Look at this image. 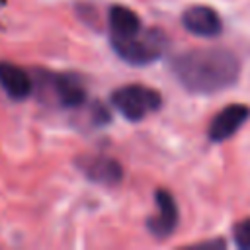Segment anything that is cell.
<instances>
[{"instance_id": "1", "label": "cell", "mask_w": 250, "mask_h": 250, "mask_svg": "<svg viewBox=\"0 0 250 250\" xmlns=\"http://www.w3.org/2000/svg\"><path fill=\"white\" fill-rule=\"evenodd\" d=\"M176 80L191 94H215L230 88L240 74V62L229 49H191L170 62Z\"/></svg>"}, {"instance_id": "2", "label": "cell", "mask_w": 250, "mask_h": 250, "mask_svg": "<svg viewBox=\"0 0 250 250\" xmlns=\"http://www.w3.org/2000/svg\"><path fill=\"white\" fill-rule=\"evenodd\" d=\"M113 51L129 64L145 66L154 62L168 49V37L162 29H141L131 37H111Z\"/></svg>"}, {"instance_id": "3", "label": "cell", "mask_w": 250, "mask_h": 250, "mask_svg": "<svg viewBox=\"0 0 250 250\" xmlns=\"http://www.w3.org/2000/svg\"><path fill=\"white\" fill-rule=\"evenodd\" d=\"M113 107L129 121H141L148 113L158 111L162 105V98L156 90L143 84H125L111 94Z\"/></svg>"}, {"instance_id": "4", "label": "cell", "mask_w": 250, "mask_h": 250, "mask_svg": "<svg viewBox=\"0 0 250 250\" xmlns=\"http://www.w3.org/2000/svg\"><path fill=\"white\" fill-rule=\"evenodd\" d=\"M250 117V107L244 104H229L225 105L209 123L207 135L213 143H223L229 137H232L244 121Z\"/></svg>"}, {"instance_id": "5", "label": "cell", "mask_w": 250, "mask_h": 250, "mask_svg": "<svg viewBox=\"0 0 250 250\" xmlns=\"http://www.w3.org/2000/svg\"><path fill=\"white\" fill-rule=\"evenodd\" d=\"M154 199H156L158 213L146 221V227H148L152 236L166 238L176 230L178 219H180V211H178L174 195L170 191H166V189H156L154 191Z\"/></svg>"}, {"instance_id": "6", "label": "cell", "mask_w": 250, "mask_h": 250, "mask_svg": "<svg viewBox=\"0 0 250 250\" xmlns=\"http://www.w3.org/2000/svg\"><path fill=\"white\" fill-rule=\"evenodd\" d=\"M82 174L102 186H117L123 180L121 164L111 156H82L76 160Z\"/></svg>"}, {"instance_id": "7", "label": "cell", "mask_w": 250, "mask_h": 250, "mask_svg": "<svg viewBox=\"0 0 250 250\" xmlns=\"http://www.w3.org/2000/svg\"><path fill=\"white\" fill-rule=\"evenodd\" d=\"M182 25L197 37H217L223 29L221 18L219 14L203 4H195L189 6L188 10H184L182 14Z\"/></svg>"}, {"instance_id": "8", "label": "cell", "mask_w": 250, "mask_h": 250, "mask_svg": "<svg viewBox=\"0 0 250 250\" xmlns=\"http://www.w3.org/2000/svg\"><path fill=\"white\" fill-rule=\"evenodd\" d=\"M51 88L62 107H80L86 102V86L76 74H53Z\"/></svg>"}, {"instance_id": "9", "label": "cell", "mask_w": 250, "mask_h": 250, "mask_svg": "<svg viewBox=\"0 0 250 250\" xmlns=\"http://www.w3.org/2000/svg\"><path fill=\"white\" fill-rule=\"evenodd\" d=\"M0 86L12 100H25L33 90L31 76L14 62H0Z\"/></svg>"}, {"instance_id": "10", "label": "cell", "mask_w": 250, "mask_h": 250, "mask_svg": "<svg viewBox=\"0 0 250 250\" xmlns=\"http://www.w3.org/2000/svg\"><path fill=\"white\" fill-rule=\"evenodd\" d=\"M109 35L111 37H131L141 31V18L127 6H111L109 8Z\"/></svg>"}, {"instance_id": "11", "label": "cell", "mask_w": 250, "mask_h": 250, "mask_svg": "<svg viewBox=\"0 0 250 250\" xmlns=\"http://www.w3.org/2000/svg\"><path fill=\"white\" fill-rule=\"evenodd\" d=\"M232 236H234V244L242 250H250V217L240 221L238 225H234L232 229Z\"/></svg>"}]
</instances>
